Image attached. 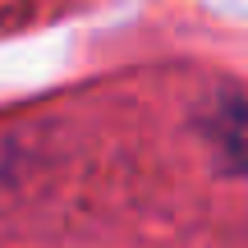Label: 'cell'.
I'll list each match as a JSON object with an SVG mask.
<instances>
[{
	"label": "cell",
	"mask_w": 248,
	"mask_h": 248,
	"mask_svg": "<svg viewBox=\"0 0 248 248\" xmlns=\"http://www.w3.org/2000/svg\"><path fill=\"white\" fill-rule=\"evenodd\" d=\"M202 133H207V142H212V152L221 156V166L234 170V175H244L248 170V97L225 92L202 115Z\"/></svg>",
	"instance_id": "1"
}]
</instances>
